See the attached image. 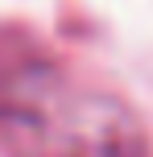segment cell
<instances>
[{
    "label": "cell",
    "instance_id": "1",
    "mask_svg": "<svg viewBox=\"0 0 153 157\" xmlns=\"http://www.w3.org/2000/svg\"><path fill=\"white\" fill-rule=\"evenodd\" d=\"M4 157H145V132L124 99L87 87L50 62L0 75Z\"/></svg>",
    "mask_w": 153,
    "mask_h": 157
}]
</instances>
